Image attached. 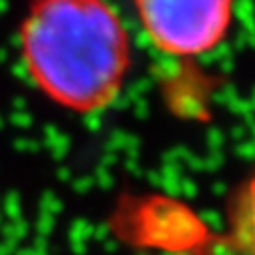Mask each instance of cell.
<instances>
[{"label":"cell","instance_id":"1","mask_svg":"<svg viewBox=\"0 0 255 255\" xmlns=\"http://www.w3.org/2000/svg\"><path fill=\"white\" fill-rule=\"evenodd\" d=\"M18 44L32 85L81 115L111 107L131 69L129 30L107 0H32Z\"/></svg>","mask_w":255,"mask_h":255},{"label":"cell","instance_id":"2","mask_svg":"<svg viewBox=\"0 0 255 255\" xmlns=\"http://www.w3.org/2000/svg\"><path fill=\"white\" fill-rule=\"evenodd\" d=\"M147 40L177 58L215 50L233 24L235 0H135Z\"/></svg>","mask_w":255,"mask_h":255},{"label":"cell","instance_id":"3","mask_svg":"<svg viewBox=\"0 0 255 255\" xmlns=\"http://www.w3.org/2000/svg\"><path fill=\"white\" fill-rule=\"evenodd\" d=\"M227 223L229 245L241 255H255V171L231 197Z\"/></svg>","mask_w":255,"mask_h":255}]
</instances>
